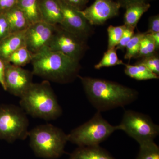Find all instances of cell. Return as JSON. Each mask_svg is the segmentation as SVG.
<instances>
[{"label": "cell", "mask_w": 159, "mask_h": 159, "mask_svg": "<svg viewBox=\"0 0 159 159\" xmlns=\"http://www.w3.org/2000/svg\"><path fill=\"white\" fill-rule=\"evenodd\" d=\"M88 99L98 111L123 107L134 102L138 92L118 83L78 75Z\"/></svg>", "instance_id": "6da1fadb"}, {"label": "cell", "mask_w": 159, "mask_h": 159, "mask_svg": "<svg viewBox=\"0 0 159 159\" xmlns=\"http://www.w3.org/2000/svg\"><path fill=\"white\" fill-rule=\"evenodd\" d=\"M32 73L44 80L60 84L72 82L78 77L79 61L48 48L34 54Z\"/></svg>", "instance_id": "7a4b0ae2"}, {"label": "cell", "mask_w": 159, "mask_h": 159, "mask_svg": "<svg viewBox=\"0 0 159 159\" xmlns=\"http://www.w3.org/2000/svg\"><path fill=\"white\" fill-rule=\"evenodd\" d=\"M20 104L26 114L46 121L56 120L62 110L48 80L33 83L20 97Z\"/></svg>", "instance_id": "3957f363"}, {"label": "cell", "mask_w": 159, "mask_h": 159, "mask_svg": "<svg viewBox=\"0 0 159 159\" xmlns=\"http://www.w3.org/2000/svg\"><path fill=\"white\" fill-rule=\"evenodd\" d=\"M30 146L35 155L42 158H58L65 152L67 134L50 124L38 125L29 132Z\"/></svg>", "instance_id": "277c9868"}, {"label": "cell", "mask_w": 159, "mask_h": 159, "mask_svg": "<svg viewBox=\"0 0 159 159\" xmlns=\"http://www.w3.org/2000/svg\"><path fill=\"white\" fill-rule=\"evenodd\" d=\"M117 130L118 125H111L98 111L88 122L71 131L67 134L68 141L79 147L97 146Z\"/></svg>", "instance_id": "5b68a950"}, {"label": "cell", "mask_w": 159, "mask_h": 159, "mask_svg": "<svg viewBox=\"0 0 159 159\" xmlns=\"http://www.w3.org/2000/svg\"><path fill=\"white\" fill-rule=\"evenodd\" d=\"M29 119L20 107L0 104V140L9 143L25 140L29 136Z\"/></svg>", "instance_id": "8992f818"}, {"label": "cell", "mask_w": 159, "mask_h": 159, "mask_svg": "<svg viewBox=\"0 0 159 159\" xmlns=\"http://www.w3.org/2000/svg\"><path fill=\"white\" fill-rule=\"evenodd\" d=\"M119 126L139 144L154 141L159 134V126L150 117L145 114L132 110L125 111Z\"/></svg>", "instance_id": "52a82bcc"}, {"label": "cell", "mask_w": 159, "mask_h": 159, "mask_svg": "<svg viewBox=\"0 0 159 159\" xmlns=\"http://www.w3.org/2000/svg\"><path fill=\"white\" fill-rule=\"evenodd\" d=\"M85 39L57 25L55 26L48 48L80 61L85 51Z\"/></svg>", "instance_id": "ba28073f"}, {"label": "cell", "mask_w": 159, "mask_h": 159, "mask_svg": "<svg viewBox=\"0 0 159 159\" xmlns=\"http://www.w3.org/2000/svg\"><path fill=\"white\" fill-rule=\"evenodd\" d=\"M33 75L32 72L21 67L6 63L4 78L6 91L20 98L33 83Z\"/></svg>", "instance_id": "9c48e42d"}, {"label": "cell", "mask_w": 159, "mask_h": 159, "mask_svg": "<svg viewBox=\"0 0 159 159\" xmlns=\"http://www.w3.org/2000/svg\"><path fill=\"white\" fill-rule=\"evenodd\" d=\"M55 26L44 22L31 24L25 32V43L29 51L34 54L48 48Z\"/></svg>", "instance_id": "30bf717a"}, {"label": "cell", "mask_w": 159, "mask_h": 159, "mask_svg": "<svg viewBox=\"0 0 159 159\" xmlns=\"http://www.w3.org/2000/svg\"><path fill=\"white\" fill-rule=\"evenodd\" d=\"M121 7L112 0H95L91 6L79 11L90 25H99L117 16Z\"/></svg>", "instance_id": "8fae6325"}, {"label": "cell", "mask_w": 159, "mask_h": 159, "mask_svg": "<svg viewBox=\"0 0 159 159\" xmlns=\"http://www.w3.org/2000/svg\"><path fill=\"white\" fill-rule=\"evenodd\" d=\"M62 20L59 25L66 31L86 39L90 31V25L79 10L59 0Z\"/></svg>", "instance_id": "7c38bea8"}, {"label": "cell", "mask_w": 159, "mask_h": 159, "mask_svg": "<svg viewBox=\"0 0 159 159\" xmlns=\"http://www.w3.org/2000/svg\"><path fill=\"white\" fill-rule=\"evenodd\" d=\"M42 20L51 25H60L62 14L59 0H39Z\"/></svg>", "instance_id": "4fadbf2b"}, {"label": "cell", "mask_w": 159, "mask_h": 159, "mask_svg": "<svg viewBox=\"0 0 159 159\" xmlns=\"http://www.w3.org/2000/svg\"><path fill=\"white\" fill-rule=\"evenodd\" d=\"M25 31L11 33L0 41V58L5 63L15 51L25 45Z\"/></svg>", "instance_id": "5bb4252c"}, {"label": "cell", "mask_w": 159, "mask_h": 159, "mask_svg": "<svg viewBox=\"0 0 159 159\" xmlns=\"http://www.w3.org/2000/svg\"><path fill=\"white\" fill-rule=\"evenodd\" d=\"M150 6V4L145 2H137L126 5L124 25L135 29L142 16L148 11Z\"/></svg>", "instance_id": "9a60e30c"}, {"label": "cell", "mask_w": 159, "mask_h": 159, "mask_svg": "<svg viewBox=\"0 0 159 159\" xmlns=\"http://www.w3.org/2000/svg\"><path fill=\"white\" fill-rule=\"evenodd\" d=\"M69 159H116L99 145L78 147Z\"/></svg>", "instance_id": "2e32d148"}, {"label": "cell", "mask_w": 159, "mask_h": 159, "mask_svg": "<svg viewBox=\"0 0 159 159\" xmlns=\"http://www.w3.org/2000/svg\"><path fill=\"white\" fill-rule=\"evenodd\" d=\"M4 14L9 23L11 33L25 31L30 25L26 16L17 6Z\"/></svg>", "instance_id": "e0dca14e"}, {"label": "cell", "mask_w": 159, "mask_h": 159, "mask_svg": "<svg viewBox=\"0 0 159 159\" xmlns=\"http://www.w3.org/2000/svg\"><path fill=\"white\" fill-rule=\"evenodd\" d=\"M17 6L26 16L30 25L42 21L39 0H19Z\"/></svg>", "instance_id": "ac0fdd59"}, {"label": "cell", "mask_w": 159, "mask_h": 159, "mask_svg": "<svg viewBox=\"0 0 159 159\" xmlns=\"http://www.w3.org/2000/svg\"><path fill=\"white\" fill-rule=\"evenodd\" d=\"M125 74L131 78L138 80H148L158 79L159 76L148 70L146 67L137 63L134 65L125 64Z\"/></svg>", "instance_id": "d6986e66"}, {"label": "cell", "mask_w": 159, "mask_h": 159, "mask_svg": "<svg viewBox=\"0 0 159 159\" xmlns=\"http://www.w3.org/2000/svg\"><path fill=\"white\" fill-rule=\"evenodd\" d=\"M33 54L29 51L25 45L15 51L8 60V63L22 67L31 62Z\"/></svg>", "instance_id": "ffe728a7"}, {"label": "cell", "mask_w": 159, "mask_h": 159, "mask_svg": "<svg viewBox=\"0 0 159 159\" xmlns=\"http://www.w3.org/2000/svg\"><path fill=\"white\" fill-rule=\"evenodd\" d=\"M140 149L136 159H159V146L154 141L139 144Z\"/></svg>", "instance_id": "44dd1931"}, {"label": "cell", "mask_w": 159, "mask_h": 159, "mask_svg": "<svg viewBox=\"0 0 159 159\" xmlns=\"http://www.w3.org/2000/svg\"><path fill=\"white\" fill-rule=\"evenodd\" d=\"M120 65H124L122 60L119 59L116 48L107 49L103 54L102 59L94 67L97 70L104 67H109Z\"/></svg>", "instance_id": "7402d4cb"}, {"label": "cell", "mask_w": 159, "mask_h": 159, "mask_svg": "<svg viewBox=\"0 0 159 159\" xmlns=\"http://www.w3.org/2000/svg\"><path fill=\"white\" fill-rule=\"evenodd\" d=\"M156 51L155 43L152 35L146 33L141 40L139 52L135 58L147 57L154 54Z\"/></svg>", "instance_id": "603a6c76"}, {"label": "cell", "mask_w": 159, "mask_h": 159, "mask_svg": "<svg viewBox=\"0 0 159 159\" xmlns=\"http://www.w3.org/2000/svg\"><path fill=\"white\" fill-rule=\"evenodd\" d=\"M145 34V32L144 33L139 32L136 34L134 33L125 47L126 52L124 55L125 59L128 60L129 61L132 58H135L139 51L141 40Z\"/></svg>", "instance_id": "cb8c5ba5"}, {"label": "cell", "mask_w": 159, "mask_h": 159, "mask_svg": "<svg viewBox=\"0 0 159 159\" xmlns=\"http://www.w3.org/2000/svg\"><path fill=\"white\" fill-rule=\"evenodd\" d=\"M126 26H110L107 28L108 40L107 49L115 48L119 44Z\"/></svg>", "instance_id": "d4e9b609"}, {"label": "cell", "mask_w": 159, "mask_h": 159, "mask_svg": "<svg viewBox=\"0 0 159 159\" xmlns=\"http://www.w3.org/2000/svg\"><path fill=\"white\" fill-rule=\"evenodd\" d=\"M137 63L143 65L156 75H159V55L156 52L150 56L142 58Z\"/></svg>", "instance_id": "484cf974"}, {"label": "cell", "mask_w": 159, "mask_h": 159, "mask_svg": "<svg viewBox=\"0 0 159 159\" xmlns=\"http://www.w3.org/2000/svg\"><path fill=\"white\" fill-rule=\"evenodd\" d=\"M134 29L126 26L119 44L115 48L116 50H123L125 48L127 44L134 34Z\"/></svg>", "instance_id": "4316f807"}, {"label": "cell", "mask_w": 159, "mask_h": 159, "mask_svg": "<svg viewBox=\"0 0 159 159\" xmlns=\"http://www.w3.org/2000/svg\"><path fill=\"white\" fill-rule=\"evenodd\" d=\"M11 33L6 16L4 14H0V41Z\"/></svg>", "instance_id": "83f0119b"}, {"label": "cell", "mask_w": 159, "mask_h": 159, "mask_svg": "<svg viewBox=\"0 0 159 159\" xmlns=\"http://www.w3.org/2000/svg\"><path fill=\"white\" fill-rule=\"evenodd\" d=\"M19 0H0V14L6 12L17 6Z\"/></svg>", "instance_id": "f1b7e54d"}, {"label": "cell", "mask_w": 159, "mask_h": 159, "mask_svg": "<svg viewBox=\"0 0 159 159\" xmlns=\"http://www.w3.org/2000/svg\"><path fill=\"white\" fill-rule=\"evenodd\" d=\"M159 32V15L153 16L149 18L148 20V31H146L148 34H152Z\"/></svg>", "instance_id": "f546056e"}, {"label": "cell", "mask_w": 159, "mask_h": 159, "mask_svg": "<svg viewBox=\"0 0 159 159\" xmlns=\"http://www.w3.org/2000/svg\"><path fill=\"white\" fill-rule=\"evenodd\" d=\"M65 2L79 10H82L88 3L89 0H62Z\"/></svg>", "instance_id": "4dcf8cb0"}, {"label": "cell", "mask_w": 159, "mask_h": 159, "mask_svg": "<svg viewBox=\"0 0 159 159\" xmlns=\"http://www.w3.org/2000/svg\"><path fill=\"white\" fill-rule=\"evenodd\" d=\"M6 68V63L0 58V84L6 91V86L5 84V72Z\"/></svg>", "instance_id": "1f68e13d"}, {"label": "cell", "mask_w": 159, "mask_h": 159, "mask_svg": "<svg viewBox=\"0 0 159 159\" xmlns=\"http://www.w3.org/2000/svg\"><path fill=\"white\" fill-rule=\"evenodd\" d=\"M146 0H118V2L121 5V6H125L128 4L131 3L137 2H145Z\"/></svg>", "instance_id": "d6a6232c"}, {"label": "cell", "mask_w": 159, "mask_h": 159, "mask_svg": "<svg viewBox=\"0 0 159 159\" xmlns=\"http://www.w3.org/2000/svg\"><path fill=\"white\" fill-rule=\"evenodd\" d=\"M151 34L152 35L154 41L155 43L156 51H157V50H158L159 49V32L152 33V34Z\"/></svg>", "instance_id": "836d02e7"}]
</instances>
